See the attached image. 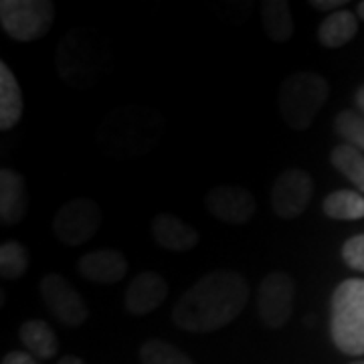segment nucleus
Here are the masks:
<instances>
[{
    "label": "nucleus",
    "mask_w": 364,
    "mask_h": 364,
    "mask_svg": "<svg viewBox=\"0 0 364 364\" xmlns=\"http://www.w3.org/2000/svg\"><path fill=\"white\" fill-rule=\"evenodd\" d=\"M142 364H195L191 356H186L181 348L166 340H148L140 348Z\"/></svg>",
    "instance_id": "nucleus-20"
},
{
    "label": "nucleus",
    "mask_w": 364,
    "mask_h": 364,
    "mask_svg": "<svg viewBox=\"0 0 364 364\" xmlns=\"http://www.w3.org/2000/svg\"><path fill=\"white\" fill-rule=\"evenodd\" d=\"M102 227V208L91 198H73L57 210L53 233L69 247L87 243Z\"/></svg>",
    "instance_id": "nucleus-5"
},
{
    "label": "nucleus",
    "mask_w": 364,
    "mask_h": 364,
    "mask_svg": "<svg viewBox=\"0 0 364 364\" xmlns=\"http://www.w3.org/2000/svg\"><path fill=\"white\" fill-rule=\"evenodd\" d=\"M330 314L336 348L348 356L364 354V279L342 282L332 296Z\"/></svg>",
    "instance_id": "nucleus-2"
},
{
    "label": "nucleus",
    "mask_w": 364,
    "mask_h": 364,
    "mask_svg": "<svg viewBox=\"0 0 364 364\" xmlns=\"http://www.w3.org/2000/svg\"><path fill=\"white\" fill-rule=\"evenodd\" d=\"M356 31H358L356 16L348 11H338V13H332L320 23L318 39L328 49H338V47H344L348 41L354 39Z\"/></svg>",
    "instance_id": "nucleus-17"
},
{
    "label": "nucleus",
    "mask_w": 364,
    "mask_h": 364,
    "mask_svg": "<svg viewBox=\"0 0 364 364\" xmlns=\"http://www.w3.org/2000/svg\"><path fill=\"white\" fill-rule=\"evenodd\" d=\"M168 296V284L162 275L154 272H144L132 279L126 289V308L134 316H146L164 304Z\"/></svg>",
    "instance_id": "nucleus-11"
},
{
    "label": "nucleus",
    "mask_w": 364,
    "mask_h": 364,
    "mask_svg": "<svg viewBox=\"0 0 364 364\" xmlns=\"http://www.w3.org/2000/svg\"><path fill=\"white\" fill-rule=\"evenodd\" d=\"M41 298L45 301L47 310L69 328H77L81 326L87 316L90 308L85 304L83 296L79 294V289L65 275L61 273H47L41 279Z\"/></svg>",
    "instance_id": "nucleus-6"
},
{
    "label": "nucleus",
    "mask_w": 364,
    "mask_h": 364,
    "mask_svg": "<svg viewBox=\"0 0 364 364\" xmlns=\"http://www.w3.org/2000/svg\"><path fill=\"white\" fill-rule=\"evenodd\" d=\"M77 269L87 282L112 286L126 277L128 259L117 249H95L77 261Z\"/></svg>",
    "instance_id": "nucleus-10"
},
{
    "label": "nucleus",
    "mask_w": 364,
    "mask_h": 364,
    "mask_svg": "<svg viewBox=\"0 0 364 364\" xmlns=\"http://www.w3.org/2000/svg\"><path fill=\"white\" fill-rule=\"evenodd\" d=\"M352 364H364V360H358V363H352Z\"/></svg>",
    "instance_id": "nucleus-29"
},
{
    "label": "nucleus",
    "mask_w": 364,
    "mask_h": 364,
    "mask_svg": "<svg viewBox=\"0 0 364 364\" xmlns=\"http://www.w3.org/2000/svg\"><path fill=\"white\" fill-rule=\"evenodd\" d=\"M18 338L23 342L26 352L39 360H49L59 350V340L53 328L43 320H28L21 326Z\"/></svg>",
    "instance_id": "nucleus-15"
},
{
    "label": "nucleus",
    "mask_w": 364,
    "mask_h": 364,
    "mask_svg": "<svg viewBox=\"0 0 364 364\" xmlns=\"http://www.w3.org/2000/svg\"><path fill=\"white\" fill-rule=\"evenodd\" d=\"M28 208L25 178L11 168L0 170V221L16 225L25 219Z\"/></svg>",
    "instance_id": "nucleus-13"
},
{
    "label": "nucleus",
    "mask_w": 364,
    "mask_h": 364,
    "mask_svg": "<svg viewBox=\"0 0 364 364\" xmlns=\"http://www.w3.org/2000/svg\"><path fill=\"white\" fill-rule=\"evenodd\" d=\"M152 235L160 247L168 251H191L198 245L200 237L188 223H184L181 217L160 213L152 221Z\"/></svg>",
    "instance_id": "nucleus-12"
},
{
    "label": "nucleus",
    "mask_w": 364,
    "mask_h": 364,
    "mask_svg": "<svg viewBox=\"0 0 364 364\" xmlns=\"http://www.w3.org/2000/svg\"><path fill=\"white\" fill-rule=\"evenodd\" d=\"M28 267V251L16 241H6L0 247V275L4 279L23 277Z\"/></svg>",
    "instance_id": "nucleus-21"
},
{
    "label": "nucleus",
    "mask_w": 364,
    "mask_h": 364,
    "mask_svg": "<svg viewBox=\"0 0 364 364\" xmlns=\"http://www.w3.org/2000/svg\"><path fill=\"white\" fill-rule=\"evenodd\" d=\"M342 259L346 261V265L352 269L364 272V235H356L344 243Z\"/></svg>",
    "instance_id": "nucleus-23"
},
{
    "label": "nucleus",
    "mask_w": 364,
    "mask_h": 364,
    "mask_svg": "<svg viewBox=\"0 0 364 364\" xmlns=\"http://www.w3.org/2000/svg\"><path fill=\"white\" fill-rule=\"evenodd\" d=\"M314 182L306 170L289 168L277 176L272 188V207L282 219L299 217L312 200Z\"/></svg>",
    "instance_id": "nucleus-8"
},
{
    "label": "nucleus",
    "mask_w": 364,
    "mask_h": 364,
    "mask_svg": "<svg viewBox=\"0 0 364 364\" xmlns=\"http://www.w3.org/2000/svg\"><path fill=\"white\" fill-rule=\"evenodd\" d=\"M57 364H85L81 358H77V356H63L61 360Z\"/></svg>",
    "instance_id": "nucleus-26"
},
{
    "label": "nucleus",
    "mask_w": 364,
    "mask_h": 364,
    "mask_svg": "<svg viewBox=\"0 0 364 364\" xmlns=\"http://www.w3.org/2000/svg\"><path fill=\"white\" fill-rule=\"evenodd\" d=\"M23 116L21 85L4 61L0 63V130H11Z\"/></svg>",
    "instance_id": "nucleus-14"
},
{
    "label": "nucleus",
    "mask_w": 364,
    "mask_h": 364,
    "mask_svg": "<svg viewBox=\"0 0 364 364\" xmlns=\"http://www.w3.org/2000/svg\"><path fill=\"white\" fill-rule=\"evenodd\" d=\"M261 23L265 35L275 43H287L294 37V16L286 0H263Z\"/></svg>",
    "instance_id": "nucleus-16"
},
{
    "label": "nucleus",
    "mask_w": 364,
    "mask_h": 364,
    "mask_svg": "<svg viewBox=\"0 0 364 364\" xmlns=\"http://www.w3.org/2000/svg\"><path fill=\"white\" fill-rule=\"evenodd\" d=\"M208 213L227 225H245L255 215V196L243 186L223 184L215 186L205 198Z\"/></svg>",
    "instance_id": "nucleus-9"
},
{
    "label": "nucleus",
    "mask_w": 364,
    "mask_h": 364,
    "mask_svg": "<svg viewBox=\"0 0 364 364\" xmlns=\"http://www.w3.org/2000/svg\"><path fill=\"white\" fill-rule=\"evenodd\" d=\"M336 132L342 138H346V142L356 150H364V116L344 109L336 116Z\"/></svg>",
    "instance_id": "nucleus-22"
},
{
    "label": "nucleus",
    "mask_w": 364,
    "mask_h": 364,
    "mask_svg": "<svg viewBox=\"0 0 364 364\" xmlns=\"http://www.w3.org/2000/svg\"><path fill=\"white\" fill-rule=\"evenodd\" d=\"M326 217L336 221H356L364 217V196L352 191H336L324 198Z\"/></svg>",
    "instance_id": "nucleus-18"
},
{
    "label": "nucleus",
    "mask_w": 364,
    "mask_h": 364,
    "mask_svg": "<svg viewBox=\"0 0 364 364\" xmlns=\"http://www.w3.org/2000/svg\"><path fill=\"white\" fill-rule=\"evenodd\" d=\"M356 104H358V107L364 112V85L358 90V93H356Z\"/></svg>",
    "instance_id": "nucleus-27"
},
{
    "label": "nucleus",
    "mask_w": 364,
    "mask_h": 364,
    "mask_svg": "<svg viewBox=\"0 0 364 364\" xmlns=\"http://www.w3.org/2000/svg\"><path fill=\"white\" fill-rule=\"evenodd\" d=\"M358 16H360V18H364V2H360V4H358Z\"/></svg>",
    "instance_id": "nucleus-28"
},
{
    "label": "nucleus",
    "mask_w": 364,
    "mask_h": 364,
    "mask_svg": "<svg viewBox=\"0 0 364 364\" xmlns=\"http://www.w3.org/2000/svg\"><path fill=\"white\" fill-rule=\"evenodd\" d=\"M296 284L282 272H273L263 277L257 291V310L263 324L272 330L284 328L294 314Z\"/></svg>",
    "instance_id": "nucleus-7"
},
{
    "label": "nucleus",
    "mask_w": 364,
    "mask_h": 364,
    "mask_svg": "<svg viewBox=\"0 0 364 364\" xmlns=\"http://www.w3.org/2000/svg\"><path fill=\"white\" fill-rule=\"evenodd\" d=\"M55 21V4L49 0H2V31L21 43H33L49 33Z\"/></svg>",
    "instance_id": "nucleus-4"
},
{
    "label": "nucleus",
    "mask_w": 364,
    "mask_h": 364,
    "mask_svg": "<svg viewBox=\"0 0 364 364\" xmlns=\"http://www.w3.org/2000/svg\"><path fill=\"white\" fill-rule=\"evenodd\" d=\"M328 81L312 71L294 73L282 83L279 90V112L294 130H306L312 126L316 116L328 100Z\"/></svg>",
    "instance_id": "nucleus-3"
},
{
    "label": "nucleus",
    "mask_w": 364,
    "mask_h": 364,
    "mask_svg": "<svg viewBox=\"0 0 364 364\" xmlns=\"http://www.w3.org/2000/svg\"><path fill=\"white\" fill-rule=\"evenodd\" d=\"M330 160L344 178H348L360 193H364V154L360 150L342 144L332 150Z\"/></svg>",
    "instance_id": "nucleus-19"
},
{
    "label": "nucleus",
    "mask_w": 364,
    "mask_h": 364,
    "mask_svg": "<svg viewBox=\"0 0 364 364\" xmlns=\"http://www.w3.org/2000/svg\"><path fill=\"white\" fill-rule=\"evenodd\" d=\"M2 364H39V363H37V358H35V356H31L28 352L14 350V352H9V354L2 358Z\"/></svg>",
    "instance_id": "nucleus-24"
},
{
    "label": "nucleus",
    "mask_w": 364,
    "mask_h": 364,
    "mask_svg": "<svg viewBox=\"0 0 364 364\" xmlns=\"http://www.w3.org/2000/svg\"><path fill=\"white\" fill-rule=\"evenodd\" d=\"M249 301L243 275L229 269L207 273L174 304L172 320L186 332L208 334L231 324Z\"/></svg>",
    "instance_id": "nucleus-1"
},
{
    "label": "nucleus",
    "mask_w": 364,
    "mask_h": 364,
    "mask_svg": "<svg viewBox=\"0 0 364 364\" xmlns=\"http://www.w3.org/2000/svg\"><path fill=\"white\" fill-rule=\"evenodd\" d=\"M314 9H318V11H332V9H340V6H346V0H314L312 2Z\"/></svg>",
    "instance_id": "nucleus-25"
}]
</instances>
